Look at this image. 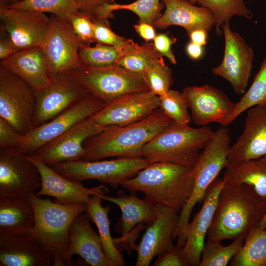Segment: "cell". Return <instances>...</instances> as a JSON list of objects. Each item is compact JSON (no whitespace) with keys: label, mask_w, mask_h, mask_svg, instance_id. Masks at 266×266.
Here are the masks:
<instances>
[{"label":"cell","mask_w":266,"mask_h":266,"mask_svg":"<svg viewBox=\"0 0 266 266\" xmlns=\"http://www.w3.org/2000/svg\"><path fill=\"white\" fill-rule=\"evenodd\" d=\"M223 186V180L216 179L209 187L202 206L189 222L183 246L190 266H199L205 238L210 227L217 205L218 196Z\"/></svg>","instance_id":"obj_23"},{"label":"cell","mask_w":266,"mask_h":266,"mask_svg":"<svg viewBox=\"0 0 266 266\" xmlns=\"http://www.w3.org/2000/svg\"><path fill=\"white\" fill-rule=\"evenodd\" d=\"M35 93L33 128L51 120L90 94L68 73L57 75L49 86Z\"/></svg>","instance_id":"obj_14"},{"label":"cell","mask_w":266,"mask_h":266,"mask_svg":"<svg viewBox=\"0 0 266 266\" xmlns=\"http://www.w3.org/2000/svg\"><path fill=\"white\" fill-rule=\"evenodd\" d=\"M26 156L36 165L40 174L41 188L34 193L38 197H51L55 198V202L63 204H86L92 195L108 191L102 185L91 189L86 188L81 182L63 176L34 154Z\"/></svg>","instance_id":"obj_19"},{"label":"cell","mask_w":266,"mask_h":266,"mask_svg":"<svg viewBox=\"0 0 266 266\" xmlns=\"http://www.w3.org/2000/svg\"><path fill=\"white\" fill-rule=\"evenodd\" d=\"M156 205L157 217L152 223L147 226L135 248L136 266H149L155 257L174 245L172 240L178 221V213L168 207Z\"/></svg>","instance_id":"obj_20"},{"label":"cell","mask_w":266,"mask_h":266,"mask_svg":"<svg viewBox=\"0 0 266 266\" xmlns=\"http://www.w3.org/2000/svg\"><path fill=\"white\" fill-rule=\"evenodd\" d=\"M188 0L192 4H195L196 3L198 2L199 0Z\"/></svg>","instance_id":"obj_53"},{"label":"cell","mask_w":266,"mask_h":266,"mask_svg":"<svg viewBox=\"0 0 266 266\" xmlns=\"http://www.w3.org/2000/svg\"><path fill=\"white\" fill-rule=\"evenodd\" d=\"M29 197L35 215L30 234L49 254L53 266H67L69 229L75 217L86 211V204H63L42 199L34 193Z\"/></svg>","instance_id":"obj_4"},{"label":"cell","mask_w":266,"mask_h":266,"mask_svg":"<svg viewBox=\"0 0 266 266\" xmlns=\"http://www.w3.org/2000/svg\"><path fill=\"white\" fill-rule=\"evenodd\" d=\"M0 66L22 78L35 91L46 88L52 81L41 47L20 50L0 61Z\"/></svg>","instance_id":"obj_25"},{"label":"cell","mask_w":266,"mask_h":266,"mask_svg":"<svg viewBox=\"0 0 266 266\" xmlns=\"http://www.w3.org/2000/svg\"><path fill=\"white\" fill-rule=\"evenodd\" d=\"M0 28L20 50L41 47L50 25L45 13L0 5Z\"/></svg>","instance_id":"obj_17"},{"label":"cell","mask_w":266,"mask_h":266,"mask_svg":"<svg viewBox=\"0 0 266 266\" xmlns=\"http://www.w3.org/2000/svg\"><path fill=\"white\" fill-rule=\"evenodd\" d=\"M164 60L153 42H145L133 52L123 56L117 64L138 73H144L156 62Z\"/></svg>","instance_id":"obj_37"},{"label":"cell","mask_w":266,"mask_h":266,"mask_svg":"<svg viewBox=\"0 0 266 266\" xmlns=\"http://www.w3.org/2000/svg\"><path fill=\"white\" fill-rule=\"evenodd\" d=\"M159 98V108L172 122L181 125L191 122L188 104L183 93L169 90Z\"/></svg>","instance_id":"obj_38"},{"label":"cell","mask_w":266,"mask_h":266,"mask_svg":"<svg viewBox=\"0 0 266 266\" xmlns=\"http://www.w3.org/2000/svg\"><path fill=\"white\" fill-rule=\"evenodd\" d=\"M89 219L86 211L81 212L70 226L66 256L67 266L71 265V258L76 254L92 266H112L104 252L100 237L92 229Z\"/></svg>","instance_id":"obj_22"},{"label":"cell","mask_w":266,"mask_h":266,"mask_svg":"<svg viewBox=\"0 0 266 266\" xmlns=\"http://www.w3.org/2000/svg\"><path fill=\"white\" fill-rule=\"evenodd\" d=\"M231 266H266V228L258 226L245 238Z\"/></svg>","instance_id":"obj_31"},{"label":"cell","mask_w":266,"mask_h":266,"mask_svg":"<svg viewBox=\"0 0 266 266\" xmlns=\"http://www.w3.org/2000/svg\"><path fill=\"white\" fill-rule=\"evenodd\" d=\"M182 93L193 121L202 127L211 123H218L223 126L235 106L223 91L209 84L187 87Z\"/></svg>","instance_id":"obj_18"},{"label":"cell","mask_w":266,"mask_h":266,"mask_svg":"<svg viewBox=\"0 0 266 266\" xmlns=\"http://www.w3.org/2000/svg\"><path fill=\"white\" fill-rule=\"evenodd\" d=\"M36 165L18 148H0V198L29 196L41 188Z\"/></svg>","instance_id":"obj_12"},{"label":"cell","mask_w":266,"mask_h":266,"mask_svg":"<svg viewBox=\"0 0 266 266\" xmlns=\"http://www.w3.org/2000/svg\"><path fill=\"white\" fill-rule=\"evenodd\" d=\"M172 122L158 108L134 123L124 126H105L101 132L84 142L85 153L82 160L142 158L144 146Z\"/></svg>","instance_id":"obj_2"},{"label":"cell","mask_w":266,"mask_h":266,"mask_svg":"<svg viewBox=\"0 0 266 266\" xmlns=\"http://www.w3.org/2000/svg\"><path fill=\"white\" fill-rule=\"evenodd\" d=\"M165 10L153 26L164 29L178 26L185 29L188 34L201 29L208 32L215 26L216 20L212 11L203 6H196L188 0H162Z\"/></svg>","instance_id":"obj_24"},{"label":"cell","mask_w":266,"mask_h":266,"mask_svg":"<svg viewBox=\"0 0 266 266\" xmlns=\"http://www.w3.org/2000/svg\"><path fill=\"white\" fill-rule=\"evenodd\" d=\"M78 11L92 20L114 18L111 5L115 0H75Z\"/></svg>","instance_id":"obj_42"},{"label":"cell","mask_w":266,"mask_h":266,"mask_svg":"<svg viewBox=\"0 0 266 266\" xmlns=\"http://www.w3.org/2000/svg\"><path fill=\"white\" fill-rule=\"evenodd\" d=\"M231 135L226 126L219 128L200 154L193 167L194 182L192 193L181 210L173 239L177 245L183 247L186 241V233L191 213L195 206L203 201L211 183L228 164L227 159L231 147Z\"/></svg>","instance_id":"obj_5"},{"label":"cell","mask_w":266,"mask_h":266,"mask_svg":"<svg viewBox=\"0 0 266 266\" xmlns=\"http://www.w3.org/2000/svg\"><path fill=\"white\" fill-rule=\"evenodd\" d=\"M266 211V200L246 184L223 185L207 241L245 239L259 226Z\"/></svg>","instance_id":"obj_1"},{"label":"cell","mask_w":266,"mask_h":266,"mask_svg":"<svg viewBox=\"0 0 266 266\" xmlns=\"http://www.w3.org/2000/svg\"><path fill=\"white\" fill-rule=\"evenodd\" d=\"M80 41L86 45L95 42L93 23L91 19L79 12L68 20Z\"/></svg>","instance_id":"obj_43"},{"label":"cell","mask_w":266,"mask_h":266,"mask_svg":"<svg viewBox=\"0 0 266 266\" xmlns=\"http://www.w3.org/2000/svg\"><path fill=\"white\" fill-rule=\"evenodd\" d=\"M200 6L209 9L213 13L216 20L215 28L217 33L220 35L223 24L229 22L234 16L252 19V14L246 7L244 0H199Z\"/></svg>","instance_id":"obj_33"},{"label":"cell","mask_w":266,"mask_h":266,"mask_svg":"<svg viewBox=\"0 0 266 266\" xmlns=\"http://www.w3.org/2000/svg\"><path fill=\"white\" fill-rule=\"evenodd\" d=\"M134 29L139 36L146 42L153 40L156 33L154 27L146 23H138L133 26Z\"/></svg>","instance_id":"obj_48"},{"label":"cell","mask_w":266,"mask_h":266,"mask_svg":"<svg viewBox=\"0 0 266 266\" xmlns=\"http://www.w3.org/2000/svg\"><path fill=\"white\" fill-rule=\"evenodd\" d=\"M158 96L150 91L124 95L107 103L91 117L102 126H124L140 121L159 108Z\"/></svg>","instance_id":"obj_16"},{"label":"cell","mask_w":266,"mask_h":266,"mask_svg":"<svg viewBox=\"0 0 266 266\" xmlns=\"http://www.w3.org/2000/svg\"><path fill=\"white\" fill-rule=\"evenodd\" d=\"M256 106L266 107V55L250 87L235 103L233 112L223 126L229 125L243 112Z\"/></svg>","instance_id":"obj_32"},{"label":"cell","mask_w":266,"mask_h":266,"mask_svg":"<svg viewBox=\"0 0 266 266\" xmlns=\"http://www.w3.org/2000/svg\"><path fill=\"white\" fill-rule=\"evenodd\" d=\"M105 104L90 94L66 111L23 135L18 148L26 155L34 154L42 146L75 124L93 116Z\"/></svg>","instance_id":"obj_11"},{"label":"cell","mask_w":266,"mask_h":266,"mask_svg":"<svg viewBox=\"0 0 266 266\" xmlns=\"http://www.w3.org/2000/svg\"><path fill=\"white\" fill-rule=\"evenodd\" d=\"M223 185L246 184L266 200V155L233 163L226 166Z\"/></svg>","instance_id":"obj_29"},{"label":"cell","mask_w":266,"mask_h":266,"mask_svg":"<svg viewBox=\"0 0 266 266\" xmlns=\"http://www.w3.org/2000/svg\"><path fill=\"white\" fill-rule=\"evenodd\" d=\"M96 42L114 47L126 55L134 51L139 45L130 39L121 36L110 28L108 19L92 20Z\"/></svg>","instance_id":"obj_39"},{"label":"cell","mask_w":266,"mask_h":266,"mask_svg":"<svg viewBox=\"0 0 266 266\" xmlns=\"http://www.w3.org/2000/svg\"><path fill=\"white\" fill-rule=\"evenodd\" d=\"M50 19L48 31L41 47L53 79L81 66L78 53L84 44L75 33L68 20L54 15Z\"/></svg>","instance_id":"obj_10"},{"label":"cell","mask_w":266,"mask_h":266,"mask_svg":"<svg viewBox=\"0 0 266 266\" xmlns=\"http://www.w3.org/2000/svg\"><path fill=\"white\" fill-rule=\"evenodd\" d=\"M78 54L81 65L95 68L117 64L126 55L114 47L101 43H97L94 47L82 44Z\"/></svg>","instance_id":"obj_34"},{"label":"cell","mask_w":266,"mask_h":266,"mask_svg":"<svg viewBox=\"0 0 266 266\" xmlns=\"http://www.w3.org/2000/svg\"><path fill=\"white\" fill-rule=\"evenodd\" d=\"M208 33L203 29H198L192 31L188 34L191 41L203 46L206 44Z\"/></svg>","instance_id":"obj_49"},{"label":"cell","mask_w":266,"mask_h":266,"mask_svg":"<svg viewBox=\"0 0 266 266\" xmlns=\"http://www.w3.org/2000/svg\"><path fill=\"white\" fill-rule=\"evenodd\" d=\"M24 0H0V5L8 6Z\"/></svg>","instance_id":"obj_51"},{"label":"cell","mask_w":266,"mask_h":266,"mask_svg":"<svg viewBox=\"0 0 266 266\" xmlns=\"http://www.w3.org/2000/svg\"><path fill=\"white\" fill-rule=\"evenodd\" d=\"M49 254L31 234L0 240V266H49Z\"/></svg>","instance_id":"obj_28"},{"label":"cell","mask_w":266,"mask_h":266,"mask_svg":"<svg viewBox=\"0 0 266 266\" xmlns=\"http://www.w3.org/2000/svg\"><path fill=\"white\" fill-rule=\"evenodd\" d=\"M186 52L188 56L192 59L198 60L202 57L203 49L202 46L190 41L186 46Z\"/></svg>","instance_id":"obj_50"},{"label":"cell","mask_w":266,"mask_h":266,"mask_svg":"<svg viewBox=\"0 0 266 266\" xmlns=\"http://www.w3.org/2000/svg\"><path fill=\"white\" fill-rule=\"evenodd\" d=\"M222 28L225 37L223 59L212 72L227 80L236 94L242 95L251 76L254 52L239 34L232 31L229 22H225Z\"/></svg>","instance_id":"obj_13"},{"label":"cell","mask_w":266,"mask_h":266,"mask_svg":"<svg viewBox=\"0 0 266 266\" xmlns=\"http://www.w3.org/2000/svg\"><path fill=\"white\" fill-rule=\"evenodd\" d=\"M177 39L167 33L157 34L153 40L156 50L163 57H166L173 64H176V60L171 49V45L175 43Z\"/></svg>","instance_id":"obj_46"},{"label":"cell","mask_w":266,"mask_h":266,"mask_svg":"<svg viewBox=\"0 0 266 266\" xmlns=\"http://www.w3.org/2000/svg\"><path fill=\"white\" fill-rule=\"evenodd\" d=\"M20 50L14 43L9 34L0 28V59L4 60Z\"/></svg>","instance_id":"obj_47"},{"label":"cell","mask_w":266,"mask_h":266,"mask_svg":"<svg viewBox=\"0 0 266 266\" xmlns=\"http://www.w3.org/2000/svg\"><path fill=\"white\" fill-rule=\"evenodd\" d=\"M150 163L144 158H117L107 161H78L50 165L58 173L73 181L95 179L117 189Z\"/></svg>","instance_id":"obj_8"},{"label":"cell","mask_w":266,"mask_h":266,"mask_svg":"<svg viewBox=\"0 0 266 266\" xmlns=\"http://www.w3.org/2000/svg\"><path fill=\"white\" fill-rule=\"evenodd\" d=\"M247 110L243 131L230 147L228 164L266 155V107L256 106Z\"/></svg>","instance_id":"obj_21"},{"label":"cell","mask_w":266,"mask_h":266,"mask_svg":"<svg viewBox=\"0 0 266 266\" xmlns=\"http://www.w3.org/2000/svg\"><path fill=\"white\" fill-rule=\"evenodd\" d=\"M143 75L150 91L158 97L166 94L173 84L171 70L164 60L153 64Z\"/></svg>","instance_id":"obj_41"},{"label":"cell","mask_w":266,"mask_h":266,"mask_svg":"<svg viewBox=\"0 0 266 266\" xmlns=\"http://www.w3.org/2000/svg\"><path fill=\"white\" fill-rule=\"evenodd\" d=\"M23 136L7 121L0 117V148L19 147Z\"/></svg>","instance_id":"obj_45"},{"label":"cell","mask_w":266,"mask_h":266,"mask_svg":"<svg viewBox=\"0 0 266 266\" xmlns=\"http://www.w3.org/2000/svg\"><path fill=\"white\" fill-rule=\"evenodd\" d=\"M34 218L29 195L0 198V240L30 234Z\"/></svg>","instance_id":"obj_26"},{"label":"cell","mask_w":266,"mask_h":266,"mask_svg":"<svg viewBox=\"0 0 266 266\" xmlns=\"http://www.w3.org/2000/svg\"><path fill=\"white\" fill-rule=\"evenodd\" d=\"M35 91L22 78L0 66V117L19 133L33 128Z\"/></svg>","instance_id":"obj_9"},{"label":"cell","mask_w":266,"mask_h":266,"mask_svg":"<svg viewBox=\"0 0 266 266\" xmlns=\"http://www.w3.org/2000/svg\"><path fill=\"white\" fill-rule=\"evenodd\" d=\"M6 7L43 13H50L67 20L79 12L75 0H24Z\"/></svg>","instance_id":"obj_35"},{"label":"cell","mask_w":266,"mask_h":266,"mask_svg":"<svg viewBox=\"0 0 266 266\" xmlns=\"http://www.w3.org/2000/svg\"><path fill=\"white\" fill-rule=\"evenodd\" d=\"M259 226L263 229L266 228V211Z\"/></svg>","instance_id":"obj_52"},{"label":"cell","mask_w":266,"mask_h":266,"mask_svg":"<svg viewBox=\"0 0 266 266\" xmlns=\"http://www.w3.org/2000/svg\"><path fill=\"white\" fill-rule=\"evenodd\" d=\"M153 266H189V259L183 247L173 245L159 255Z\"/></svg>","instance_id":"obj_44"},{"label":"cell","mask_w":266,"mask_h":266,"mask_svg":"<svg viewBox=\"0 0 266 266\" xmlns=\"http://www.w3.org/2000/svg\"><path fill=\"white\" fill-rule=\"evenodd\" d=\"M96 194L92 195L86 204V212L96 224L100 237L104 252L112 266H123L125 261L120 251L115 245L110 229L108 218L110 207L101 204L102 198Z\"/></svg>","instance_id":"obj_30"},{"label":"cell","mask_w":266,"mask_h":266,"mask_svg":"<svg viewBox=\"0 0 266 266\" xmlns=\"http://www.w3.org/2000/svg\"><path fill=\"white\" fill-rule=\"evenodd\" d=\"M245 239L233 241L227 246L221 242H208L204 243L199 266H226L239 251Z\"/></svg>","instance_id":"obj_36"},{"label":"cell","mask_w":266,"mask_h":266,"mask_svg":"<svg viewBox=\"0 0 266 266\" xmlns=\"http://www.w3.org/2000/svg\"><path fill=\"white\" fill-rule=\"evenodd\" d=\"M104 127L91 117L88 118L42 146L33 154L49 166L82 160L85 153L84 142Z\"/></svg>","instance_id":"obj_15"},{"label":"cell","mask_w":266,"mask_h":266,"mask_svg":"<svg viewBox=\"0 0 266 266\" xmlns=\"http://www.w3.org/2000/svg\"><path fill=\"white\" fill-rule=\"evenodd\" d=\"M194 182L193 168L158 162L150 164L120 186L131 193L141 192L155 205L179 213L192 193Z\"/></svg>","instance_id":"obj_3"},{"label":"cell","mask_w":266,"mask_h":266,"mask_svg":"<svg viewBox=\"0 0 266 266\" xmlns=\"http://www.w3.org/2000/svg\"><path fill=\"white\" fill-rule=\"evenodd\" d=\"M214 134L207 126L195 128L172 122L144 146L143 157L150 164L165 162L193 168L200 150Z\"/></svg>","instance_id":"obj_6"},{"label":"cell","mask_w":266,"mask_h":266,"mask_svg":"<svg viewBox=\"0 0 266 266\" xmlns=\"http://www.w3.org/2000/svg\"><path fill=\"white\" fill-rule=\"evenodd\" d=\"M99 195L102 200L112 202L120 208L122 214L115 229L122 235L139 224L150 225L157 217L156 205L146 198L143 199L138 198L135 193L127 195L123 190H119L116 197L100 193Z\"/></svg>","instance_id":"obj_27"},{"label":"cell","mask_w":266,"mask_h":266,"mask_svg":"<svg viewBox=\"0 0 266 266\" xmlns=\"http://www.w3.org/2000/svg\"><path fill=\"white\" fill-rule=\"evenodd\" d=\"M68 74L105 103L128 93L150 91L143 74L118 64L98 68L81 65Z\"/></svg>","instance_id":"obj_7"},{"label":"cell","mask_w":266,"mask_h":266,"mask_svg":"<svg viewBox=\"0 0 266 266\" xmlns=\"http://www.w3.org/2000/svg\"><path fill=\"white\" fill-rule=\"evenodd\" d=\"M162 0H136L128 4L116 2L111 5L113 11L127 10L135 13L139 18L138 23L153 24L160 18L164 7Z\"/></svg>","instance_id":"obj_40"}]
</instances>
